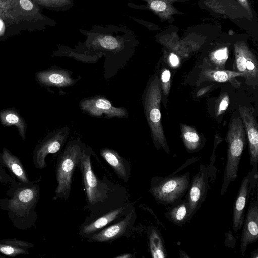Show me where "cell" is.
<instances>
[{"mask_svg":"<svg viewBox=\"0 0 258 258\" xmlns=\"http://www.w3.org/2000/svg\"><path fill=\"white\" fill-rule=\"evenodd\" d=\"M36 181L24 184L16 181L10 185L7 197L0 198V208L7 212L13 225L19 230H28L37 221L35 208L40 198V188Z\"/></svg>","mask_w":258,"mask_h":258,"instance_id":"6da1fadb","label":"cell"},{"mask_svg":"<svg viewBox=\"0 0 258 258\" xmlns=\"http://www.w3.org/2000/svg\"><path fill=\"white\" fill-rule=\"evenodd\" d=\"M225 141L228 144V150L221 195L226 193L230 183L237 177L239 163L246 145V133L240 117H234L231 119Z\"/></svg>","mask_w":258,"mask_h":258,"instance_id":"7a4b0ae2","label":"cell"},{"mask_svg":"<svg viewBox=\"0 0 258 258\" xmlns=\"http://www.w3.org/2000/svg\"><path fill=\"white\" fill-rule=\"evenodd\" d=\"M161 92L159 76L156 75L150 81L145 90L143 96V104L145 116L155 147L157 149L161 147L167 154H170V149L161 122Z\"/></svg>","mask_w":258,"mask_h":258,"instance_id":"3957f363","label":"cell"},{"mask_svg":"<svg viewBox=\"0 0 258 258\" xmlns=\"http://www.w3.org/2000/svg\"><path fill=\"white\" fill-rule=\"evenodd\" d=\"M80 140L68 141L63 152L59 156L56 167L57 187L55 197L67 199L71 192L73 173L78 165L85 148Z\"/></svg>","mask_w":258,"mask_h":258,"instance_id":"277c9868","label":"cell"},{"mask_svg":"<svg viewBox=\"0 0 258 258\" xmlns=\"http://www.w3.org/2000/svg\"><path fill=\"white\" fill-rule=\"evenodd\" d=\"M190 183V173L152 178L150 192L156 202L163 205H174L187 194Z\"/></svg>","mask_w":258,"mask_h":258,"instance_id":"5b68a950","label":"cell"},{"mask_svg":"<svg viewBox=\"0 0 258 258\" xmlns=\"http://www.w3.org/2000/svg\"><path fill=\"white\" fill-rule=\"evenodd\" d=\"M90 151V148H85L78 166L81 171L86 200L91 206L104 200L107 196V189L106 186L96 177L92 170Z\"/></svg>","mask_w":258,"mask_h":258,"instance_id":"8992f818","label":"cell"},{"mask_svg":"<svg viewBox=\"0 0 258 258\" xmlns=\"http://www.w3.org/2000/svg\"><path fill=\"white\" fill-rule=\"evenodd\" d=\"M96 48L105 54L103 67L104 77L109 79L114 76L117 72L126 65L130 59V55L123 52V47L115 38L105 36L99 38L96 43Z\"/></svg>","mask_w":258,"mask_h":258,"instance_id":"52a82bcc","label":"cell"},{"mask_svg":"<svg viewBox=\"0 0 258 258\" xmlns=\"http://www.w3.org/2000/svg\"><path fill=\"white\" fill-rule=\"evenodd\" d=\"M70 133L66 126L48 133L35 146L32 155L34 166L42 169L47 166L45 158L50 154L58 152L66 143Z\"/></svg>","mask_w":258,"mask_h":258,"instance_id":"ba28073f","label":"cell"},{"mask_svg":"<svg viewBox=\"0 0 258 258\" xmlns=\"http://www.w3.org/2000/svg\"><path fill=\"white\" fill-rule=\"evenodd\" d=\"M79 106L83 112L93 117L123 119L129 117L125 108L116 107L106 98L100 95L83 98L79 102Z\"/></svg>","mask_w":258,"mask_h":258,"instance_id":"9c48e42d","label":"cell"},{"mask_svg":"<svg viewBox=\"0 0 258 258\" xmlns=\"http://www.w3.org/2000/svg\"><path fill=\"white\" fill-rule=\"evenodd\" d=\"M257 179V170L252 169L243 178L233 204L232 229L235 233L241 229L244 219V213L251 190Z\"/></svg>","mask_w":258,"mask_h":258,"instance_id":"30bf717a","label":"cell"},{"mask_svg":"<svg viewBox=\"0 0 258 258\" xmlns=\"http://www.w3.org/2000/svg\"><path fill=\"white\" fill-rule=\"evenodd\" d=\"M209 170L201 164L198 172L192 177L186 198L190 204L192 216L200 209L204 201L209 188Z\"/></svg>","mask_w":258,"mask_h":258,"instance_id":"8fae6325","label":"cell"},{"mask_svg":"<svg viewBox=\"0 0 258 258\" xmlns=\"http://www.w3.org/2000/svg\"><path fill=\"white\" fill-rule=\"evenodd\" d=\"M239 112L244 125L248 141L250 164L257 170L258 126L253 112L244 106H239Z\"/></svg>","mask_w":258,"mask_h":258,"instance_id":"7c38bea8","label":"cell"},{"mask_svg":"<svg viewBox=\"0 0 258 258\" xmlns=\"http://www.w3.org/2000/svg\"><path fill=\"white\" fill-rule=\"evenodd\" d=\"M72 72L58 67H52L47 70L38 72L35 74L36 80L46 87L64 88L72 86L80 79L72 77Z\"/></svg>","mask_w":258,"mask_h":258,"instance_id":"4fadbf2b","label":"cell"},{"mask_svg":"<svg viewBox=\"0 0 258 258\" xmlns=\"http://www.w3.org/2000/svg\"><path fill=\"white\" fill-rule=\"evenodd\" d=\"M240 251L243 255L248 245L258 239V202L252 200L248 208L243 223Z\"/></svg>","mask_w":258,"mask_h":258,"instance_id":"5bb4252c","label":"cell"},{"mask_svg":"<svg viewBox=\"0 0 258 258\" xmlns=\"http://www.w3.org/2000/svg\"><path fill=\"white\" fill-rule=\"evenodd\" d=\"M134 215L132 211L120 221L90 236L91 241L108 242L123 236L133 223Z\"/></svg>","mask_w":258,"mask_h":258,"instance_id":"9a60e30c","label":"cell"},{"mask_svg":"<svg viewBox=\"0 0 258 258\" xmlns=\"http://www.w3.org/2000/svg\"><path fill=\"white\" fill-rule=\"evenodd\" d=\"M0 165L7 169L11 176L17 181L24 184H30L35 181H31L20 159L10 151L4 147L0 153Z\"/></svg>","mask_w":258,"mask_h":258,"instance_id":"2e32d148","label":"cell"},{"mask_svg":"<svg viewBox=\"0 0 258 258\" xmlns=\"http://www.w3.org/2000/svg\"><path fill=\"white\" fill-rule=\"evenodd\" d=\"M235 71L243 74L246 79H257L258 64L256 60L249 51L238 47L236 50Z\"/></svg>","mask_w":258,"mask_h":258,"instance_id":"e0dca14e","label":"cell"},{"mask_svg":"<svg viewBox=\"0 0 258 258\" xmlns=\"http://www.w3.org/2000/svg\"><path fill=\"white\" fill-rule=\"evenodd\" d=\"M100 155L119 178L125 182L128 181L130 168L126 160L121 157L115 150L108 148L102 149Z\"/></svg>","mask_w":258,"mask_h":258,"instance_id":"ac0fdd59","label":"cell"},{"mask_svg":"<svg viewBox=\"0 0 258 258\" xmlns=\"http://www.w3.org/2000/svg\"><path fill=\"white\" fill-rule=\"evenodd\" d=\"M126 211L125 207L117 208L84 226L81 230L83 236H90L109 224L121 218Z\"/></svg>","mask_w":258,"mask_h":258,"instance_id":"d6986e66","label":"cell"},{"mask_svg":"<svg viewBox=\"0 0 258 258\" xmlns=\"http://www.w3.org/2000/svg\"><path fill=\"white\" fill-rule=\"evenodd\" d=\"M165 216L169 221L178 226H182L186 223L193 217L187 199L186 198L179 203L171 206Z\"/></svg>","mask_w":258,"mask_h":258,"instance_id":"ffe728a7","label":"cell"},{"mask_svg":"<svg viewBox=\"0 0 258 258\" xmlns=\"http://www.w3.org/2000/svg\"><path fill=\"white\" fill-rule=\"evenodd\" d=\"M34 245L28 241L16 238L0 240V253L14 257L20 255L29 254V250Z\"/></svg>","mask_w":258,"mask_h":258,"instance_id":"44dd1931","label":"cell"},{"mask_svg":"<svg viewBox=\"0 0 258 258\" xmlns=\"http://www.w3.org/2000/svg\"><path fill=\"white\" fill-rule=\"evenodd\" d=\"M0 123L5 126H14L23 140L26 139L27 124L19 112L15 108L0 110Z\"/></svg>","mask_w":258,"mask_h":258,"instance_id":"7402d4cb","label":"cell"},{"mask_svg":"<svg viewBox=\"0 0 258 258\" xmlns=\"http://www.w3.org/2000/svg\"><path fill=\"white\" fill-rule=\"evenodd\" d=\"M149 248L153 258H166L167 257L164 241L159 230L151 227L149 230Z\"/></svg>","mask_w":258,"mask_h":258,"instance_id":"603a6c76","label":"cell"},{"mask_svg":"<svg viewBox=\"0 0 258 258\" xmlns=\"http://www.w3.org/2000/svg\"><path fill=\"white\" fill-rule=\"evenodd\" d=\"M181 137L188 152H195L200 148L201 141L196 130L187 125H181Z\"/></svg>","mask_w":258,"mask_h":258,"instance_id":"cb8c5ba5","label":"cell"},{"mask_svg":"<svg viewBox=\"0 0 258 258\" xmlns=\"http://www.w3.org/2000/svg\"><path fill=\"white\" fill-rule=\"evenodd\" d=\"M204 75L206 77L216 82L223 83L231 81L235 77L243 76V74L235 71L206 70Z\"/></svg>","mask_w":258,"mask_h":258,"instance_id":"d4e9b609","label":"cell"},{"mask_svg":"<svg viewBox=\"0 0 258 258\" xmlns=\"http://www.w3.org/2000/svg\"><path fill=\"white\" fill-rule=\"evenodd\" d=\"M228 58L227 49L226 48L219 49L212 54V60L216 66H223Z\"/></svg>","mask_w":258,"mask_h":258,"instance_id":"484cf974","label":"cell"},{"mask_svg":"<svg viewBox=\"0 0 258 258\" xmlns=\"http://www.w3.org/2000/svg\"><path fill=\"white\" fill-rule=\"evenodd\" d=\"M170 78L171 73L167 69H164L161 75V88L162 89L164 94L167 95L170 88Z\"/></svg>","mask_w":258,"mask_h":258,"instance_id":"4316f807","label":"cell"},{"mask_svg":"<svg viewBox=\"0 0 258 258\" xmlns=\"http://www.w3.org/2000/svg\"><path fill=\"white\" fill-rule=\"evenodd\" d=\"M229 104V97L227 93H224L220 97L218 103L216 110V115L219 116L222 114L228 108Z\"/></svg>","mask_w":258,"mask_h":258,"instance_id":"83f0119b","label":"cell"},{"mask_svg":"<svg viewBox=\"0 0 258 258\" xmlns=\"http://www.w3.org/2000/svg\"><path fill=\"white\" fill-rule=\"evenodd\" d=\"M40 5L50 8H56L66 5L69 0H34Z\"/></svg>","mask_w":258,"mask_h":258,"instance_id":"f1b7e54d","label":"cell"},{"mask_svg":"<svg viewBox=\"0 0 258 258\" xmlns=\"http://www.w3.org/2000/svg\"><path fill=\"white\" fill-rule=\"evenodd\" d=\"M15 181L16 180L0 165V183L10 185Z\"/></svg>","mask_w":258,"mask_h":258,"instance_id":"f546056e","label":"cell"},{"mask_svg":"<svg viewBox=\"0 0 258 258\" xmlns=\"http://www.w3.org/2000/svg\"><path fill=\"white\" fill-rule=\"evenodd\" d=\"M21 8L26 11H32L34 7L33 3L31 0H16Z\"/></svg>","mask_w":258,"mask_h":258,"instance_id":"4dcf8cb0","label":"cell"},{"mask_svg":"<svg viewBox=\"0 0 258 258\" xmlns=\"http://www.w3.org/2000/svg\"><path fill=\"white\" fill-rule=\"evenodd\" d=\"M151 8L156 11H162L166 8V3L160 0H155L150 4Z\"/></svg>","mask_w":258,"mask_h":258,"instance_id":"1f68e13d","label":"cell"},{"mask_svg":"<svg viewBox=\"0 0 258 258\" xmlns=\"http://www.w3.org/2000/svg\"><path fill=\"white\" fill-rule=\"evenodd\" d=\"M169 60L170 64L173 67H176L178 66L179 63V60L178 57L173 53L170 54Z\"/></svg>","mask_w":258,"mask_h":258,"instance_id":"d6a6232c","label":"cell"},{"mask_svg":"<svg viewBox=\"0 0 258 258\" xmlns=\"http://www.w3.org/2000/svg\"><path fill=\"white\" fill-rule=\"evenodd\" d=\"M5 31V26L2 17L0 16V36L4 35Z\"/></svg>","mask_w":258,"mask_h":258,"instance_id":"836d02e7","label":"cell"},{"mask_svg":"<svg viewBox=\"0 0 258 258\" xmlns=\"http://www.w3.org/2000/svg\"><path fill=\"white\" fill-rule=\"evenodd\" d=\"M0 10L5 14V15L6 16L7 19H10L9 15V14L6 10V9L5 8V6L1 0H0Z\"/></svg>","mask_w":258,"mask_h":258,"instance_id":"e575fe53","label":"cell"},{"mask_svg":"<svg viewBox=\"0 0 258 258\" xmlns=\"http://www.w3.org/2000/svg\"><path fill=\"white\" fill-rule=\"evenodd\" d=\"M211 88V86H209L204 88H202L199 90L198 92L197 93V96H200L203 94H204L206 92H207Z\"/></svg>","mask_w":258,"mask_h":258,"instance_id":"d590c367","label":"cell"},{"mask_svg":"<svg viewBox=\"0 0 258 258\" xmlns=\"http://www.w3.org/2000/svg\"><path fill=\"white\" fill-rule=\"evenodd\" d=\"M131 256V255H130V254H127V255H121V256H118V257H130Z\"/></svg>","mask_w":258,"mask_h":258,"instance_id":"8d00e7d4","label":"cell"},{"mask_svg":"<svg viewBox=\"0 0 258 258\" xmlns=\"http://www.w3.org/2000/svg\"><path fill=\"white\" fill-rule=\"evenodd\" d=\"M240 2L244 4L247 5V0H239Z\"/></svg>","mask_w":258,"mask_h":258,"instance_id":"74e56055","label":"cell"}]
</instances>
